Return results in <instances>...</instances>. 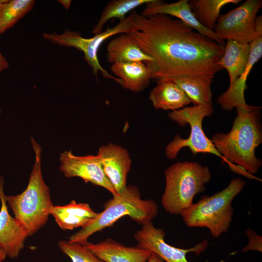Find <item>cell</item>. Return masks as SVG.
I'll return each instance as SVG.
<instances>
[{"mask_svg": "<svg viewBox=\"0 0 262 262\" xmlns=\"http://www.w3.org/2000/svg\"><path fill=\"white\" fill-rule=\"evenodd\" d=\"M128 34L152 58L146 63L152 79L215 75L223 69L219 62L224 46L167 15L136 12L135 29Z\"/></svg>", "mask_w": 262, "mask_h": 262, "instance_id": "cell-1", "label": "cell"}, {"mask_svg": "<svg viewBox=\"0 0 262 262\" xmlns=\"http://www.w3.org/2000/svg\"><path fill=\"white\" fill-rule=\"evenodd\" d=\"M236 108L229 132L216 133L211 140L233 172L255 178L253 174L262 164L255 155L256 148L262 143L261 108L248 105Z\"/></svg>", "mask_w": 262, "mask_h": 262, "instance_id": "cell-2", "label": "cell"}, {"mask_svg": "<svg viewBox=\"0 0 262 262\" xmlns=\"http://www.w3.org/2000/svg\"><path fill=\"white\" fill-rule=\"evenodd\" d=\"M35 160L26 188L21 193L6 196L7 204L14 217L31 236L47 223L53 205L49 187L45 183L41 170V146L31 139Z\"/></svg>", "mask_w": 262, "mask_h": 262, "instance_id": "cell-3", "label": "cell"}, {"mask_svg": "<svg viewBox=\"0 0 262 262\" xmlns=\"http://www.w3.org/2000/svg\"><path fill=\"white\" fill-rule=\"evenodd\" d=\"M103 207L89 225L71 235L68 241L84 245L91 235L112 226L125 215L143 225L151 222L158 212L157 203L151 199H142L139 189L134 185L127 186L120 194L107 201Z\"/></svg>", "mask_w": 262, "mask_h": 262, "instance_id": "cell-4", "label": "cell"}, {"mask_svg": "<svg viewBox=\"0 0 262 262\" xmlns=\"http://www.w3.org/2000/svg\"><path fill=\"white\" fill-rule=\"evenodd\" d=\"M245 185L243 180L236 178L221 191L202 196L181 213L186 225L206 228L213 237H219L229 228L234 213L232 202Z\"/></svg>", "mask_w": 262, "mask_h": 262, "instance_id": "cell-5", "label": "cell"}, {"mask_svg": "<svg viewBox=\"0 0 262 262\" xmlns=\"http://www.w3.org/2000/svg\"><path fill=\"white\" fill-rule=\"evenodd\" d=\"M165 188L161 203L166 211L179 214L193 204L195 196L204 192L211 180L208 166L196 162H180L165 171Z\"/></svg>", "mask_w": 262, "mask_h": 262, "instance_id": "cell-6", "label": "cell"}, {"mask_svg": "<svg viewBox=\"0 0 262 262\" xmlns=\"http://www.w3.org/2000/svg\"><path fill=\"white\" fill-rule=\"evenodd\" d=\"M213 112V106L198 105L183 107L168 113L170 119L181 127L188 124L191 131L187 138H182L177 134L167 145L165 154L167 158L170 160L176 159L181 149L187 147L194 155L199 153H210L219 157L223 161V157L211 139L206 136L202 128L203 119L211 116Z\"/></svg>", "mask_w": 262, "mask_h": 262, "instance_id": "cell-7", "label": "cell"}, {"mask_svg": "<svg viewBox=\"0 0 262 262\" xmlns=\"http://www.w3.org/2000/svg\"><path fill=\"white\" fill-rule=\"evenodd\" d=\"M136 12L133 11L116 25L108 28L91 38H84L78 32L71 31L68 29H66L60 34L56 33H44L43 36L52 43L74 47L81 50L84 53V59L91 67L93 72L96 76L100 72L104 78L113 79L121 85V81L119 79L111 75L101 66L98 58V52L103 42L108 38L117 34L128 33L135 29Z\"/></svg>", "mask_w": 262, "mask_h": 262, "instance_id": "cell-8", "label": "cell"}, {"mask_svg": "<svg viewBox=\"0 0 262 262\" xmlns=\"http://www.w3.org/2000/svg\"><path fill=\"white\" fill-rule=\"evenodd\" d=\"M262 0H247L237 8L219 16L213 31L222 40L250 44L259 35L255 27Z\"/></svg>", "mask_w": 262, "mask_h": 262, "instance_id": "cell-9", "label": "cell"}, {"mask_svg": "<svg viewBox=\"0 0 262 262\" xmlns=\"http://www.w3.org/2000/svg\"><path fill=\"white\" fill-rule=\"evenodd\" d=\"M165 233L163 229L156 228L151 222L142 225L134 237L137 242V246L154 253L166 262H189L186 254L194 252L199 255L204 251L209 243L205 240L189 249L173 246L164 241Z\"/></svg>", "mask_w": 262, "mask_h": 262, "instance_id": "cell-10", "label": "cell"}, {"mask_svg": "<svg viewBox=\"0 0 262 262\" xmlns=\"http://www.w3.org/2000/svg\"><path fill=\"white\" fill-rule=\"evenodd\" d=\"M60 169L67 178L79 177L108 190L113 196L118 195L106 176L98 156H79L71 150L65 151L60 157Z\"/></svg>", "mask_w": 262, "mask_h": 262, "instance_id": "cell-11", "label": "cell"}, {"mask_svg": "<svg viewBox=\"0 0 262 262\" xmlns=\"http://www.w3.org/2000/svg\"><path fill=\"white\" fill-rule=\"evenodd\" d=\"M98 156L104 173L115 192L119 195L127 187L131 159L128 151L118 145L110 143L100 147Z\"/></svg>", "mask_w": 262, "mask_h": 262, "instance_id": "cell-12", "label": "cell"}, {"mask_svg": "<svg viewBox=\"0 0 262 262\" xmlns=\"http://www.w3.org/2000/svg\"><path fill=\"white\" fill-rule=\"evenodd\" d=\"M4 179L0 176V247L12 259H16L29 236L22 226L8 212L4 192Z\"/></svg>", "mask_w": 262, "mask_h": 262, "instance_id": "cell-13", "label": "cell"}, {"mask_svg": "<svg viewBox=\"0 0 262 262\" xmlns=\"http://www.w3.org/2000/svg\"><path fill=\"white\" fill-rule=\"evenodd\" d=\"M146 6L140 14L144 16L155 15H165L176 17L186 25L198 33L225 46V42L221 40L214 31L204 27L196 19L188 0H180L168 3L159 0H151L146 4Z\"/></svg>", "mask_w": 262, "mask_h": 262, "instance_id": "cell-14", "label": "cell"}, {"mask_svg": "<svg viewBox=\"0 0 262 262\" xmlns=\"http://www.w3.org/2000/svg\"><path fill=\"white\" fill-rule=\"evenodd\" d=\"M250 51L248 62L244 73L228 90L217 99V103L226 111H231L237 107H246L245 98L246 82L253 66L262 56V35H259L250 44Z\"/></svg>", "mask_w": 262, "mask_h": 262, "instance_id": "cell-15", "label": "cell"}, {"mask_svg": "<svg viewBox=\"0 0 262 262\" xmlns=\"http://www.w3.org/2000/svg\"><path fill=\"white\" fill-rule=\"evenodd\" d=\"M105 262H147L151 252L138 246H126L112 239L83 245Z\"/></svg>", "mask_w": 262, "mask_h": 262, "instance_id": "cell-16", "label": "cell"}, {"mask_svg": "<svg viewBox=\"0 0 262 262\" xmlns=\"http://www.w3.org/2000/svg\"><path fill=\"white\" fill-rule=\"evenodd\" d=\"M49 214L54 217L59 227L64 230L84 228L98 215L87 203H77L74 200L64 206L53 205L50 209Z\"/></svg>", "mask_w": 262, "mask_h": 262, "instance_id": "cell-17", "label": "cell"}, {"mask_svg": "<svg viewBox=\"0 0 262 262\" xmlns=\"http://www.w3.org/2000/svg\"><path fill=\"white\" fill-rule=\"evenodd\" d=\"M149 98L156 109L173 111L191 103L185 92L170 78L158 80L157 85L150 92Z\"/></svg>", "mask_w": 262, "mask_h": 262, "instance_id": "cell-18", "label": "cell"}, {"mask_svg": "<svg viewBox=\"0 0 262 262\" xmlns=\"http://www.w3.org/2000/svg\"><path fill=\"white\" fill-rule=\"evenodd\" d=\"M106 51L107 61L112 64L135 62L149 63L153 61L135 40L126 33L113 39L107 45Z\"/></svg>", "mask_w": 262, "mask_h": 262, "instance_id": "cell-19", "label": "cell"}, {"mask_svg": "<svg viewBox=\"0 0 262 262\" xmlns=\"http://www.w3.org/2000/svg\"><path fill=\"white\" fill-rule=\"evenodd\" d=\"M111 70L121 81V85L132 92H138L148 85L151 73L143 62L121 63L112 64Z\"/></svg>", "mask_w": 262, "mask_h": 262, "instance_id": "cell-20", "label": "cell"}, {"mask_svg": "<svg viewBox=\"0 0 262 262\" xmlns=\"http://www.w3.org/2000/svg\"><path fill=\"white\" fill-rule=\"evenodd\" d=\"M214 75L180 76L171 78L194 105L213 106L211 84Z\"/></svg>", "mask_w": 262, "mask_h": 262, "instance_id": "cell-21", "label": "cell"}, {"mask_svg": "<svg viewBox=\"0 0 262 262\" xmlns=\"http://www.w3.org/2000/svg\"><path fill=\"white\" fill-rule=\"evenodd\" d=\"M227 41L219 64L223 69L227 70L229 85H231L246 69L249 57L250 44L231 40Z\"/></svg>", "mask_w": 262, "mask_h": 262, "instance_id": "cell-22", "label": "cell"}, {"mask_svg": "<svg viewBox=\"0 0 262 262\" xmlns=\"http://www.w3.org/2000/svg\"><path fill=\"white\" fill-rule=\"evenodd\" d=\"M240 0H192L189 3L196 19L204 27L213 31L221 9Z\"/></svg>", "mask_w": 262, "mask_h": 262, "instance_id": "cell-23", "label": "cell"}, {"mask_svg": "<svg viewBox=\"0 0 262 262\" xmlns=\"http://www.w3.org/2000/svg\"><path fill=\"white\" fill-rule=\"evenodd\" d=\"M34 3L33 0H0V35L30 11Z\"/></svg>", "mask_w": 262, "mask_h": 262, "instance_id": "cell-24", "label": "cell"}, {"mask_svg": "<svg viewBox=\"0 0 262 262\" xmlns=\"http://www.w3.org/2000/svg\"><path fill=\"white\" fill-rule=\"evenodd\" d=\"M151 0H113L104 7L98 23L94 26L93 33L95 35L102 32L104 25L111 19L118 18L120 21L126 18V15L136 7L146 4Z\"/></svg>", "mask_w": 262, "mask_h": 262, "instance_id": "cell-25", "label": "cell"}, {"mask_svg": "<svg viewBox=\"0 0 262 262\" xmlns=\"http://www.w3.org/2000/svg\"><path fill=\"white\" fill-rule=\"evenodd\" d=\"M58 246L63 253L70 258L72 262H105L83 245L61 240Z\"/></svg>", "mask_w": 262, "mask_h": 262, "instance_id": "cell-26", "label": "cell"}, {"mask_svg": "<svg viewBox=\"0 0 262 262\" xmlns=\"http://www.w3.org/2000/svg\"><path fill=\"white\" fill-rule=\"evenodd\" d=\"M245 234L247 236L249 241L247 245L243 249V251L246 252L253 250L262 252V236L250 229L246 230Z\"/></svg>", "mask_w": 262, "mask_h": 262, "instance_id": "cell-27", "label": "cell"}, {"mask_svg": "<svg viewBox=\"0 0 262 262\" xmlns=\"http://www.w3.org/2000/svg\"><path fill=\"white\" fill-rule=\"evenodd\" d=\"M9 66V62L0 52V72L8 68Z\"/></svg>", "mask_w": 262, "mask_h": 262, "instance_id": "cell-28", "label": "cell"}, {"mask_svg": "<svg viewBox=\"0 0 262 262\" xmlns=\"http://www.w3.org/2000/svg\"><path fill=\"white\" fill-rule=\"evenodd\" d=\"M164 260L154 253L152 252L147 262H164Z\"/></svg>", "mask_w": 262, "mask_h": 262, "instance_id": "cell-29", "label": "cell"}, {"mask_svg": "<svg viewBox=\"0 0 262 262\" xmlns=\"http://www.w3.org/2000/svg\"><path fill=\"white\" fill-rule=\"evenodd\" d=\"M58 1H59L66 9L69 8L71 3V1L69 0H58Z\"/></svg>", "mask_w": 262, "mask_h": 262, "instance_id": "cell-30", "label": "cell"}, {"mask_svg": "<svg viewBox=\"0 0 262 262\" xmlns=\"http://www.w3.org/2000/svg\"><path fill=\"white\" fill-rule=\"evenodd\" d=\"M7 257L5 251L0 247V262H3Z\"/></svg>", "mask_w": 262, "mask_h": 262, "instance_id": "cell-31", "label": "cell"}, {"mask_svg": "<svg viewBox=\"0 0 262 262\" xmlns=\"http://www.w3.org/2000/svg\"><path fill=\"white\" fill-rule=\"evenodd\" d=\"M0 113H1V112H0Z\"/></svg>", "mask_w": 262, "mask_h": 262, "instance_id": "cell-32", "label": "cell"}]
</instances>
